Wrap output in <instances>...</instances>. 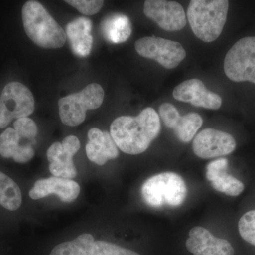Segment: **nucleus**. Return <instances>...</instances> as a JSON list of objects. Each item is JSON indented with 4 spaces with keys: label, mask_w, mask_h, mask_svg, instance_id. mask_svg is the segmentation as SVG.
I'll return each instance as SVG.
<instances>
[{
    "label": "nucleus",
    "mask_w": 255,
    "mask_h": 255,
    "mask_svg": "<svg viewBox=\"0 0 255 255\" xmlns=\"http://www.w3.org/2000/svg\"><path fill=\"white\" fill-rule=\"evenodd\" d=\"M228 161L220 158L206 166V177L215 190L226 195L237 196L244 191L245 186L239 179L228 174Z\"/></svg>",
    "instance_id": "obj_16"
},
{
    "label": "nucleus",
    "mask_w": 255,
    "mask_h": 255,
    "mask_svg": "<svg viewBox=\"0 0 255 255\" xmlns=\"http://www.w3.org/2000/svg\"><path fill=\"white\" fill-rule=\"evenodd\" d=\"M189 236L186 246L194 255H234V249L230 242L215 237L206 228L201 226L193 228Z\"/></svg>",
    "instance_id": "obj_14"
},
{
    "label": "nucleus",
    "mask_w": 255,
    "mask_h": 255,
    "mask_svg": "<svg viewBox=\"0 0 255 255\" xmlns=\"http://www.w3.org/2000/svg\"><path fill=\"white\" fill-rule=\"evenodd\" d=\"M173 97L179 102L208 110H219L222 105L221 97L208 90L199 79H191L179 84L174 88Z\"/></svg>",
    "instance_id": "obj_13"
},
{
    "label": "nucleus",
    "mask_w": 255,
    "mask_h": 255,
    "mask_svg": "<svg viewBox=\"0 0 255 255\" xmlns=\"http://www.w3.org/2000/svg\"><path fill=\"white\" fill-rule=\"evenodd\" d=\"M224 71L233 82L255 84V36L241 38L226 55Z\"/></svg>",
    "instance_id": "obj_6"
},
{
    "label": "nucleus",
    "mask_w": 255,
    "mask_h": 255,
    "mask_svg": "<svg viewBox=\"0 0 255 255\" xmlns=\"http://www.w3.org/2000/svg\"><path fill=\"white\" fill-rule=\"evenodd\" d=\"M22 194L18 184L0 172V205L9 211H16L21 205Z\"/></svg>",
    "instance_id": "obj_20"
},
{
    "label": "nucleus",
    "mask_w": 255,
    "mask_h": 255,
    "mask_svg": "<svg viewBox=\"0 0 255 255\" xmlns=\"http://www.w3.org/2000/svg\"><path fill=\"white\" fill-rule=\"evenodd\" d=\"M92 255H140L135 252L106 241H95Z\"/></svg>",
    "instance_id": "obj_24"
},
{
    "label": "nucleus",
    "mask_w": 255,
    "mask_h": 255,
    "mask_svg": "<svg viewBox=\"0 0 255 255\" xmlns=\"http://www.w3.org/2000/svg\"><path fill=\"white\" fill-rule=\"evenodd\" d=\"M21 16L26 35L37 46L55 49L66 43V32L38 1H26Z\"/></svg>",
    "instance_id": "obj_2"
},
{
    "label": "nucleus",
    "mask_w": 255,
    "mask_h": 255,
    "mask_svg": "<svg viewBox=\"0 0 255 255\" xmlns=\"http://www.w3.org/2000/svg\"><path fill=\"white\" fill-rule=\"evenodd\" d=\"M229 6L226 0H192L187 18L193 33L202 41H216L226 24Z\"/></svg>",
    "instance_id": "obj_3"
},
{
    "label": "nucleus",
    "mask_w": 255,
    "mask_h": 255,
    "mask_svg": "<svg viewBox=\"0 0 255 255\" xmlns=\"http://www.w3.org/2000/svg\"><path fill=\"white\" fill-rule=\"evenodd\" d=\"M34 108V97L29 89L21 82H10L0 96V128L7 127L14 119L28 117Z\"/></svg>",
    "instance_id": "obj_7"
},
{
    "label": "nucleus",
    "mask_w": 255,
    "mask_h": 255,
    "mask_svg": "<svg viewBox=\"0 0 255 255\" xmlns=\"http://www.w3.org/2000/svg\"><path fill=\"white\" fill-rule=\"evenodd\" d=\"M238 230L242 238L255 246V210L246 213L240 219Z\"/></svg>",
    "instance_id": "obj_23"
},
{
    "label": "nucleus",
    "mask_w": 255,
    "mask_h": 255,
    "mask_svg": "<svg viewBox=\"0 0 255 255\" xmlns=\"http://www.w3.org/2000/svg\"><path fill=\"white\" fill-rule=\"evenodd\" d=\"M88 139L86 154L88 159L94 163L102 166L110 159L119 157L118 147L108 132L93 128L89 130Z\"/></svg>",
    "instance_id": "obj_17"
},
{
    "label": "nucleus",
    "mask_w": 255,
    "mask_h": 255,
    "mask_svg": "<svg viewBox=\"0 0 255 255\" xmlns=\"http://www.w3.org/2000/svg\"><path fill=\"white\" fill-rule=\"evenodd\" d=\"M95 242L92 235L84 233L73 241L55 246L50 255H92Z\"/></svg>",
    "instance_id": "obj_21"
},
{
    "label": "nucleus",
    "mask_w": 255,
    "mask_h": 255,
    "mask_svg": "<svg viewBox=\"0 0 255 255\" xmlns=\"http://www.w3.org/2000/svg\"><path fill=\"white\" fill-rule=\"evenodd\" d=\"M140 56L155 60L166 69H174L182 63L187 53L179 42L157 37H144L135 43Z\"/></svg>",
    "instance_id": "obj_8"
},
{
    "label": "nucleus",
    "mask_w": 255,
    "mask_h": 255,
    "mask_svg": "<svg viewBox=\"0 0 255 255\" xmlns=\"http://www.w3.org/2000/svg\"><path fill=\"white\" fill-rule=\"evenodd\" d=\"M236 147V140L231 134L214 128L201 130L192 144L195 155L205 159L229 155Z\"/></svg>",
    "instance_id": "obj_11"
},
{
    "label": "nucleus",
    "mask_w": 255,
    "mask_h": 255,
    "mask_svg": "<svg viewBox=\"0 0 255 255\" xmlns=\"http://www.w3.org/2000/svg\"><path fill=\"white\" fill-rule=\"evenodd\" d=\"M21 137L13 128H9L0 135V155L4 158H13L18 162L26 145H21Z\"/></svg>",
    "instance_id": "obj_22"
},
{
    "label": "nucleus",
    "mask_w": 255,
    "mask_h": 255,
    "mask_svg": "<svg viewBox=\"0 0 255 255\" xmlns=\"http://www.w3.org/2000/svg\"><path fill=\"white\" fill-rule=\"evenodd\" d=\"M80 148V142L75 135H69L62 143L55 142L47 150V158L49 161L50 172L54 177L73 179L76 177L77 169L73 157Z\"/></svg>",
    "instance_id": "obj_9"
},
{
    "label": "nucleus",
    "mask_w": 255,
    "mask_h": 255,
    "mask_svg": "<svg viewBox=\"0 0 255 255\" xmlns=\"http://www.w3.org/2000/svg\"><path fill=\"white\" fill-rule=\"evenodd\" d=\"M14 128L21 138L33 139L38 133L36 123L28 117L16 119L14 124Z\"/></svg>",
    "instance_id": "obj_26"
},
{
    "label": "nucleus",
    "mask_w": 255,
    "mask_h": 255,
    "mask_svg": "<svg viewBox=\"0 0 255 255\" xmlns=\"http://www.w3.org/2000/svg\"><path fill=\"white\" fill-rule=\"evenodd\" d=\"M102 31L107 41L110 43H124L131 35V23L126 15H110L102 21Z\"/></svg>",
    "instance_id": "obj_19"
},
{
    "label": "nucleus",
    "mask_w": 255,
    "mask_h": 255,
    "mask_svg": "<svg viewBox=\"0 0 255 255\" xmlns=\"http://www.w3.org/2000/svg\"><path fill=\"white\" fill-rule=\"evenodd\" d=\"M104 98L105 91L102 87L97 83H91L78 93L60 99L58 107L62 123L72 127L80 125L86 118L87 111L100 107Z\"/></svg>",
    "instance_id": "obj_5"
},
{
    "label": "nucleus",
    "mask_w": 255,
    "mask_h": 255,
    "mask_svg": "<svg viewBox=\"0 0 255 255\" xmlns=\"http://www.w3.org/2000/svg\"><path fill=\"white\" fill-rule=\"evenodd\" d=\"M144 14L167 31H178L187 24V16L182 5L173 1L147 0Z\"/></svg>",
    "instance_id": "obj_10"
},
{
    "label": "nucleus",
    "mask_w": 255,
    "mask_h": 255,
    "mask_svg": "<svg viewBox=\"0 0 255 255\" xmlns=\"http://www.w3.org/2000/svg\"><path fill=\"white\" fill-rule=\"evenodd\" d=\"M159 115L164 126L173 130L177 138L183 142H190L203 124L199 114L189 113L181 117L172 104H162L159 108Z\"/></svg>",
    "instance_id": "obj_12"
},
{
    "label": "nucleus",
    "mask_w": 255,
    "mask_h": 255,
    "mask_svg": "<svg viewBox=\"0 0 255 255\" xmlns=\"http://www.w3.org/2000/svg\"><path fill=\"white\" fill-rule=\"evenodd\" d=\"M80 193V185L72 179L50 177L36 181L29 191L32 199L38 200L50 194H55L65 203L73 202Z\"/></svg>",
    "instance_id": "obj_15"
},
{
    "label": "nucleus",
    "mask_w": 255,
    "mask_h": 255,
    "mask_svg": "<svg viewBox=\"0 0 255 255\" xmlns=\"http://www.w3.org/2000/svg\"><path fill=\"white\" fill-rule=\"evenodd\" d=\"M92 22L89 18L79 17L67 25L66 35L75 55L81 58L91 53L93 38L91 35Z\"/></svg>",
    "instance_id": "obj_18"
},
{
    "label": "nucleus",
    "mask_w": 255,
    "mask_h": 255,
    "mask_svg": "<svg viewBox=\"0 0 255 255\" xmlns=\"http://www.w3.org/2000/svg\"><path fill=\"white\" fill-rule=\"evenodd\" d=\"M140 193L142 200L150 207H179L187 198V187L179 174L162 172L148 178L142 184Z\"/></svg>",
    "instance_id": "obj_4"
},
{
    "label": "nucleus",
    "mask_w": 255,
    "mask_h": 255,
    "mask_svg": "<svg viewBox=\"0 0 255 255\" xmlns=\"http://www.w3.org/2000/svg\"><path fill=\"white\" fill-rule=\"evenodd\" d=\"M65 1L87 16L97 14L104 5V1L101 0H67Z\"/></svg>",
    "instance_id": "obj_25"
},
{
    "label": "nucleus",
    "mask_w": 255,
    "mask_h": 255,
    "mask_svg": "<svg viewBox=\"0 0 255 255\" xmlns=\"http://www.w3.org/2000/svg\"><path fill=\"white\" fill-rule=\"evenodd\" d=\"M160 119L154 109L146 108L137 117H118L112 122L110 134L122 152L139 155L150 147L160 132Z\"/></svg>",
    "instance_id": "obj_1"
}]
</instances>
